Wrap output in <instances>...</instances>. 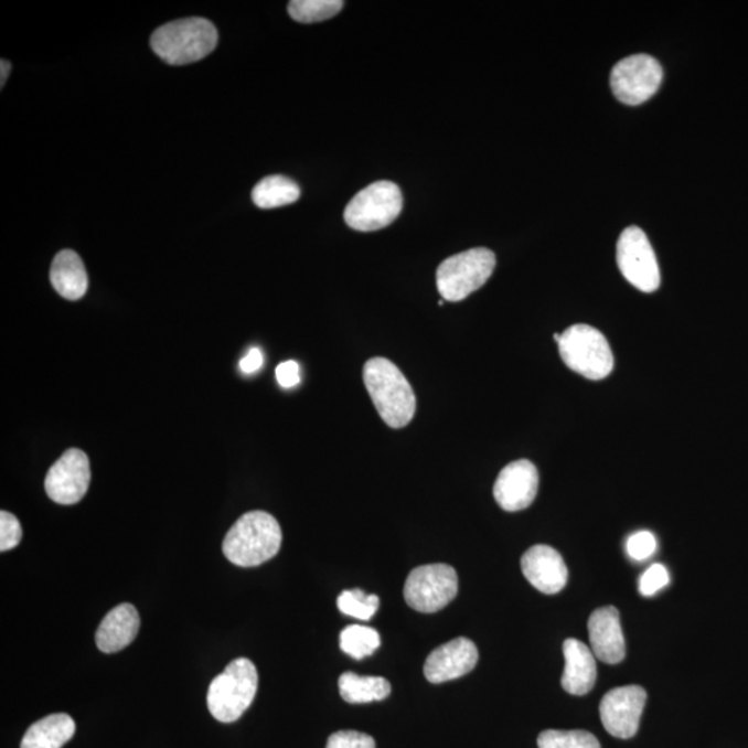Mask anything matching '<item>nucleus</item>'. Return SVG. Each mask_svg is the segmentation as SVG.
Returning <instances> with one entry per match:
<instances>
[{
	"mask_svg": "<svg viewBox=\"0 0 748 748\" xmlns=\"http://www.w3.org/2000/svg\"><path fill=\"white\" fill-rule=\"evenodd\" d=\"M363 382L384 423L408 426L416 412V395L404 373L386 357H373L363 367Z\"/></svg>",
	"mask_w": 748,
	"mask_h": 748,
	"instance_id": "1",
	"label": "nucleus"
},
{
	"mask_svg": "<svg viewBox=\"0 0 748 748\" xmlns=\"http://www.w3.org/2000/svg\"><path fill=\"white\" fill-rule=\"evenodd\" d=\"M281 528L273 514L254 511L243 514L227 531L222 545L224 555L238 567H257L280 551Z\"/></svg>",
	"mask_w": 748,
	"mask_h": 748,
	"instance_id": "2",
	"label": "nucleus"
},
{
	"mask_svg": "<svg viewBox=\"0 0 748 748\" xmlns=\"http://www.w3.org/2000/svg\"><path fill=\"white\" fill-rule=\"evenodd\" d=\"M154 53L171 66H184L207 57L218 45V31L211 21L191 18L172 21L151 35Z\"/></svg>",
	"mask_w": 748,
	"mask_h": 748,
	"instance_id": "3",
	"label": "nucleus"
},
{
	"mask_svg": "<svg viewBox=\"0 0 748 748\" xmlns=\"http://www.w3.org/2000/svg\"><path fill=\"white\" fill-rule=\"evenodd\" d=\"M258 691V672L253 661L236 659L211 682L207 704L220 723H235L252 706Z\"/></svg>",
	"mask_w": 748,
	"mask_h": 748,
	"instance_id": "4",
	"label": "nucleus"
},
{
	"mask_svg": "<svg viewBox=\"0 0 748 748\" xmlns=\"http://www.w3.org/2000/svg\"><path fill=\"white\" fill-rule=\"evenodd\" d=\"M563 362L589 381H603L615 367L609 341L598 329L574 324L557 340Z\"/></svg>",
	"mask_w": 748,
	"mask_h": 748,
	"instance_id": "5",
	"label": "nucleus"
},
{
	"mask_svg": "<svg viewBox=\"0 0 748 748\" xmlns=\"http://www.w3.org/2000/svg\"><path fill=\"white\" fill-rule=\"evenodd\" d=\"M495 267L496 257L491 249H468L438 267L437 289L446 301H462L487 284Z\"/></svg>",
	"mask_w": 748,
	"mask_h": 748,
	"instance_id": "6",
	"label": "nucleus"
},
{
	"mask_svg": "<svg viewBox=\"0 0 748 748\" xmlns=\"http://www.w3.org/2000/svg\"><path fill=\"white\" fill-rule=\"evenodd\" d=\"M404 199L394 182L368 184L346 205L344 220L351 229L373 232L392 225L403 211Z\"/></svg>",
	"mask_w": 748,
	"mask_h": 748,
	"instance_id": "7",
	"label": "nucleus"
},
{
	"mask_svg": "<svg viewBox=\"0 0 748 748\" xmlns=\"http://www.w3.org/2000/svg\"><path fill=\"white\" fill-rule=\"evenodd\" d=\"M458 589L459 579L455 568L437 563L410 571L406 578L404 598L412 609L430 615L451 603L457 598Z\"/></svg>",
	"mask_w": 748,
	"mask_h": 748,
	"instance_id": "8",
	"label": "nucleus"
},
{
	"mask_svg": "<svg viewBox=\"0 0 748 748\" xmlns=\"http://www.w3.org/2000/svg\"><path fill=\"white\" fill-rule=\"evenodd\" d=\"M617 263L623 278L643 292H653L661 284L654 249L641 227L630 226L617 244Z\"/></svg>",
	"mask_w": 748,
	"mask_h": 748,
	"instance_id": "9",
	"label": "nucleus"
},
{
	"mask_svg": "<svg viewBox=\"0 0 748 748\" xmlns=\"http://www.w3.org/2000/svg\"><path fill=\"white\" fill-rule=\"evenodd\" d=\"M663 67L649 54L621 60L611 72V89L618 100L638 106L655 95L663 83Z\"/></svg>",
	"mask_w": 748,
	"mask_h": 748,
	"instance_id": "10",
	"label": "nucleus"
},
{
	"mask_svg": "<svg viewBox=\"0 0 748 748\" xmlns=\"http://www.w3.org/2000/svg\"><path fill=\"white\" fill-rule=\"evenodd\" d=\"M90 484V463L79 449H68L47 471L45 490L58 505H75Z\"/></svg>",
	"mask_w": 748,
	"mask_h": 748,
	"instance_id": "11",
	"label": "nucleus"
},
{
	"mask_svg": "<svg viewBox=\"0 0 748 748\" xmlns=\"http://www.w3.org/2000/svg\"><path fill=\"white\" fill-rule=\"evenodd\" d=\"M648 693L638 685L616 687L606 693L600 703V718L605 729L618 739L637 735Z\"/></svg>",
	"mask_w": 748,
	"mask_h": 748,
	"instance_id": "12",
	"label": "nucleus"
},
{
	"mask_svg": "<svg viewBox=\"0 0 748 748\" xmlns=\"http://www.w3.org/2000/svg\"><path fill=\"white\" fill-rule=\"evenodd\" d=\"M538 487L539 474L535 464L525 459L516 460L499 473L493 496L503 511L520 512L535 501Z\"/></svg>",
	"mask_w": 748,
	"mask_h": 748,
	"instance_id": "13",
	"label": "nucleus"
},
{
	"mask_svg": "<svg viewBox=\"0 0 748 748\" xmlns=\"http://www.w3.org/2000/svg\"><path fill=\"white\" fill-rule=\"evenodd\" d=\"M477 661H479V650L475 644L468 638H457L428 654L425 676L431 683L458 680L473 671Z\"/></svg>",
	"mask_w": 748,
	"mask_h": 748,
	"instance_id": "14",
	"label": "nucleus"
},
{
	"mask_svg": "<svg viewBox=\"0 0 748 748\" xmlns=\"http://www.w3.org/2000/svg\"><path fill=\"white\" fill-rule=\"evenodd\" d=\"M522 570L527 581L545 595L565 589L568 570L560 553L547 545L530 547L522 557Z\"/></svg>",
	"mask_w": 748,
	"mask_h": 748,
	"instance_id": "15",
	"label": "nucleus"
},
{
	"mask_svg": "<svg viewBox=\"0 0 748 748\" xmlns=\"http://www.w3.org/2000/svg\"><path fill=\"white\" fill-rule=\"evenodd\" d=\"M590 650L606 664H620L626 659L620 612L612 606L595 610L588 622Z\"/></svg>",
	"mask_w": 748,
	"mask_h": 748,
	"instance_id": "16",
	"label": "nucleus"
},
{
	"mask_svg": "<svg viewBox=\"0 0 748 748\" xmlns=\"http://www.w3.org/2000/svg\"><path fill=\"white\" fill-rule=\"evenodd\" d=\"M140 628V617L135 606L122 603L108 612L97 628L96 644L100 652L117 653L135 641Z\"/></svg>",
	"mask_w": 748,
	"mask_h": 748,
	"instance_id": "17",
	"label": "nucleus"
},
{
	"mask_svg": "<svg viewBox=\"0 0 748 748\" xmlns=\"http://www.w3.org/2000/svg\"><path fill=\"white\" fill-rule=\"evenodd\" d=\"M566 669L562 676V686L573 696H584L594 690L598 669L592 650L578 639H567L563 644Z\"/></svg>",
	"mask_w": 748,
	"mask_h": 748,
	"instance_id": "18",
	"label": "nucleus"
},
{
	"mask_svg": "<svg viewBox=\"0 0 748 748\" xmlns=\"http://www.w3.org/2000/svg\"><path fill=\"white\" fill-rule=\"evenodd\" d=\"M51 284L60 296L77 301L88 290V275L83 259L73 249H63L53 259Z\"/></svg>",
	"mask_w": 748,
	"mask_h": 748,
	"instance_id": "19",
	"label": "nucleus"
},
{
	"mask_svg": "<svg viewBox=\"0 0 748 748\" xmlns=\"http://www.w3.org/2000/svg\"><path fill=\"white\" fill-rule=\"evenodd\" d=\"M74 735L75 723L70 715L52 714L30 726L20 748H62Z\"/></svg>",
	"mask_w": 748,
	"mask_h": 748,
	"instance_id": "20",
	"label": "nucleus"
},
{
	"mask_svg": "<svg viewBox=\"0 0 748 748\" xmlns=\"http://www.w3.org/2000/svg\"><path fill=\"white\" fill-rule=\"evenodd\" d=\"M341 697L346 703L366 704L382 702L392 693V685L382 676H361L354 672H344L339 680Z\"/></svg>",
	"mask_w": 748,
	"mask_h": 748,
	"instance_id": "21",
	"label": "nucleus"
},
{
	"mask_svg": "<svg viewBox=\"0 0 748 748\" xmlns=\"http://www.w3.org/2000/svg\"><path fill=\"white\" fill-rule=\"evenodd\" d=\"M300 194V188L295 181L286 177L273 175L257 183L253 191V202L259 209H278L296 203Z\"/></svg>",
	"mask_w": 748,
	"mask_h": 748,
	"instance_id": "22",
	"label": "nucleus"
},
{
	"mask_svg": "<svg viewBox=\"0 0 748 748\" xmlns=\"http://www.w3.org/2000/svg\"><path fill=\"white\" fill-rule=\"evenodd\" d=\"M382 638L373 628L350 626L340 633V648L354 660H363L381 648Z\"/></svg>",
	"mask_w": 748,
	"mask_h": 748,
	"instance_id": "23",
	"label": "nucleus"
},
{
	"mask_svg": "<svg viewBox=\"0 0 748 748\" xmlns=\"http://www.w3.org/2000/svg\"><path fill=\"white\" fill-rule=\"evenodd\" d=\"M343 7L341 0H292L287 10L298 23L312 24L334 18Z\"/></svg>",
	"mask_w": 748,
	"mask_h": 748,
	"instance_id": "24",
	"label": "nucleus"
},
{
	"mask_svg": "<svg viewBox=\"0 0 748 748\" xmlns=\"http://www.w3.org/2000/svg\"><path fill=\"white\" fill-rule=\"evenodd\" d=\"M339 610L343 615L368 621L376 615L381 599L376 595H367L362 589H351L341 592L338 598Z\"/></svg>",
	"mask_w": 748,
	"mask_h": 748,
	"instance_id": "25",
	"label": "nucleus"
},
{
	"mask_svg": "<svg viewBox=\"0 0 748 748\" xmlns=\"http://www.w3.org/2000/svg\"><path fill=\"white\" fill-rule=\"evenodd\" d=\"M539 748H600V742L587 730L542 731L538 737Z\"/></svg>",
	"mask_w": 748,
	"mask_h": 748,
	"instance_id": "26",
	"label": "nucleus"
},
{
	"mask_svg": "<svg viewBox=\"0 0 748 748\" xmlns=\"http://www.w3.org/2000/svg\"><path fill=\"white\" fill-rule=\"evenodd\" d=\"M23 538V530L14 514L0 512V552H8L19 546Z\"/></svg>",
	"mask_w": 748,
	"mask_h": 748,
	"instance_id": "27",
	"label": "nucleus"
},
{
	"mask_svg": "<svg viewBox=\"0 0 748 748\" xmlns=\"http://www.w3.org/2000/svg\"><path fill=\"white\" fill-rule=\"evenodd\" d=\"M658 549V541L655 536L649 531H639V533L630 536L627 542V552L633 560L643 562L654 555Z\"/></svg>",
	"mask_w": 748,
	"mask_h": 748,
	"instance_id": "28",
	"label": "nucleus"
},
{
	"mask_svg": "<svg viewBox=\"0 0 748 748\" xmlns=\"http://www.w3.org/2000/svg\"><path fill=\"white\" fill-rule=\"evenodd\" d=\"M327 748H376V742L362 731L340 730L329 737Z\"/></svg>",
	"mask_w": 748,
	"mask_h": 748,
	"instance_id": "29",
	"label": "nucleus"
},
{
	"mask_svg": "<svg viewBox=\"0 0 748 748\" xmlns=\"http://www.w3.org/2000/svg\"><path fill=\"white\" fill-rule=\"evenodd\" d=\"M669 584V570L663 565H653L639 579V592L649 598V596L658 594L659 590L665 588Z\"/></svg>",
	"mask_w": 748,
	"mask_h": 748,
	"instance_id": "30",
	"label": "nucleus"
},
{
	"mask_svg": "<svg viewBox=\"0 0 748 748\" xmlns=\"http://www.w3.org/2000/svg\"><path fill=\"white\" fill-rule=\"evenodd\" d=\"M276 381L284 388L296 387L297 384H300V366L296 361L281 362L278 367H276Z\"/></svg>",
	"mask_w": 748,
	"mask_h": 748,
	"instance_id": "31",
	"label": "nucleus"
},
{
	"mask_svg": "<svg viewBox=\"0 0 748 748\" xmlns=\"http://www.w3.org/2000/svg\"><path fill=\"white\" fill-rule=\"evenodd\" d=\"M264 365V355L261 350L253 349L241 361V371L246 374L256 373Z\"/></svg>",
	"mask_w": 748,
	"mask_h": 748,
	"instance_id": "32",
	"label": "nucleus"
},
{
	"mask_svg": "<svg viewBox=\"0 0 748 748\" xmlns=\"http://www.w3.org/2000/svg\"><path fill=\"white\" fill-rule=\"evenodd\" d=\"M0 66H2V79H0V86H4L7 84V81L9 78L10 70H12V64L8 62V60H2V63H0Z\"/></svg>",
	"mask_w": 748,
	"mask_h": 748,
	"instance_id": "33",
	"label": "nucleus"
}]
</instances>
